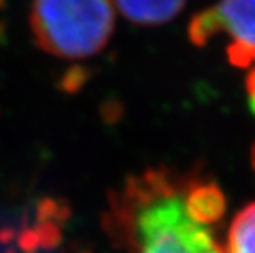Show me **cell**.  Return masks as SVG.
I'll return each instance as SVG.
<instances>
[{"instance_id": "1", "label": "cell", "mask_w": 255, "mask_h": 253, "mask_svg": "<svg viewBox=\"0 0 255 253\" xmlns=\"http://www.w3.org/2000/svg\"><path fill=\"white\" fill-rule=\"evenodd\" d=\"M106 227L127 253H224L214 225L188 201V184L166 173L130 177L114 192Z\"/></svg>"}, {"instance_id": "2", "label": "cell", "mask_w": 255, "mask_h": 253, "mask_svg": "<svg viewBox=\"0 0 255 253\" xmlns=\"http://www.w3.org/2000/svg\"><path fill=\"white\" fill-rule=\"evenodd\" d=\"M116 15L111 0H31L28 28L43 53L79 61L106 50Z\"/></svg>"}, {"instance_id": "3", "label": "cell", "mask_w": 255, "mask_h": 253, "mask_svg": "<svg viewBox=\"0 0 255 253\" xmlns=\"http://www.w3.org/2000/svg\"><path fill=\"white\" fill-rule=\"evenodd\" d=\"M188 35L198 46L226 36L231 63L251 66L255 63V0H218L189 21Z\"/></svg>"}, {"instance_id": "4", "label": "cell", "mask_w": 255, "mask_h": 253, "mask_svg": "<svg viewBox=\"0 0 255 253\" xmlns=\"http://www.w3.org/2000/svg\"><path fill=\"white\" fill-rule=\"evenodd\" d=\"M116 12L138 26H160L178 17L188 0H111Z\"/></svg>"}, {"instance_id": "5", "label": "cell", "mask_w": 255, "mask_h": 253, "mask_svg": "<svg viewBox=\"0 0 255 253\" xmlns=\"http://www.w3.org/2000/svg\"><path fill=\"white\" fill-rule=\"evenodd\" d=\"M222 245L224 253H255V204L236 215Z\"/></svg>"}, {"instance_id": "6", "label": "cell", "mask_w": 255, "mask_h": 253, "mask_svg": "<svg viewBox=\"0 0 255 253\" xmlns=\"http://www.w3.org/2000/svg\"><path fill=\"white\" fill-rule=\"evenodd\" d=\"M247 92H249V102H251L252 110L255 112V71L249 76L247 81Z\"/></svg>"}]
</instances>
